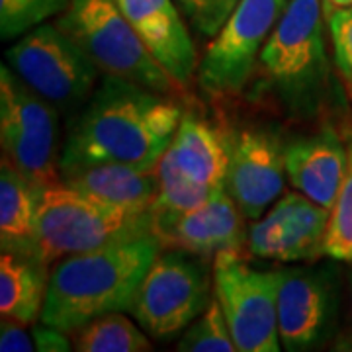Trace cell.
Returning <instances> with one entry per match:
<instances>
[{
	"mask_svg": "<svg viewBox=\"0 0 352 352\" xmlns=\"http://www.w3.org/2000/svg\"><path fill=\"white\" fill-rule=\"evenodd\" d=\"M166 153L192 180L226 188L229 141H223L206 122L194 116H184L176 127Z\"/></svg>",
	"mask_w": 352,
	"mask_h": 352,
	"instance_id": "ac0fdd59",
	"label": "cell"
},
{
	"mask_svg": "<svg viewBox=\"0 0 352 352\" xmlns=\"http://www.w3.org/2000/svg\"><path fill=\"white\" fill-rule=\"evenodd\" d=\"M289 0H239L226 25L212 39L198 67V82L210 94L239 92L258 63Z\"/></svg>",
	"mask_w": 352,
	"mask_h": 352,
	"instance_id": "30bf717a",
	"label": "cell"
},
{
	"mask_svg": "<svg viewBox=\"0 0 352 352\" xmlns=\"http://www.w3.org/2000/svg\"><path fill=\"white\" fill-rule=\"evenodd\" d=\"M176 349L180 352H237V344L217 298H212L204 314L182 331Z\"/></svg>",
	"mask_w": 352,
	"mask_h": 352,
	"instance_id": "603a6c76",
	"label": "cell"
},
{
	"mask_svg": "<svg viewBox=\"0 0 352 352\" xmlns=\"http://www.w3.org/2000/svg\"><path fill=\"white\" fill-rule=\"evenodd\" d=\"M329 25V39L333 47V59L340 80L352 100V6L329 8L325 6Z\"/></svg>",
	"mask_w": 352,
	"mask_h": 352,
	"instance_id": "484cf974",
	"label": "cell"
},
{
	"mask_svg": "<svg viewBox=\"0 0 352 352\" xmlns=\"http://www.w3.org/2000/svg\"><path fill=\"white\" fill-rule=\"evenodd\" d=\"M161 245L153 235L57 261L50 272L41 323L73 333L100 315L131 311Z\"/></svg>",
	"mask_w": 352,
	"mask_h": 352,
	"instance_id": "7a4b0ae2",
	"label": "cell"
},
{
	"mask_svg": "<svg viewBox=\"0 0 352 352\" xmlns=\"http://www.w3.org/2000/svg\"><path fill=\"white\" fill-rule=\"evenodd\" d=\"M6 63L63 113L87 104L100 75L80 45L57 24H41L24 34L6 51Z\"/></svg>",
	"mask_w": 352,
	"mask_h": 352,
	"instance_id": "52a82bcc",
	"label": "cell"
},
{
	"mask_svg": "<svg viewBox=\"0 0 352 352\" xmlns=\"http://www.w3.org/2000/svg\"><path fill=\"white\" fill-rule=\"evenodd\" d=\"M61 182L92 200L129 210H151L159 192L157 166L102 163L76 168L61 176Z\"/></svg>",
	"mask_w": 352,
	"mask_h": 352,
	"instance_id": "e0dca14e",
	"label": "cell"
},
{
	"mask_svg": "<svg viewBox=\"0 0 352 352\" xmlns=\"http://www.w3.org/2000/svg\"><path fill=\"white\" fill-rule=\"evenodd\" d=\"M59 110L25 85L8 65L0 67L2 159L38 190L61 182L57 141Z\"/></svg>",
	"mask_w": 352,
	"mask_h": 352,
	"instance_id": "8992f818",
	"label": "cell"
},
{
	"mask_svg": "<svg viewBox=\"0 0 352 352\" xmlns=\"http://www.w3.org/2000/svg\"><path fill=\"white\" fill-rule=\"evenodd\" d=\"M327 14L321 0H289L258 55L266 78L292 104H309L327 76Z\"/></svg>",
	"mask_w": 352,
	"mask_h": 352,
	"instance_id": "5b68a950",
	"label": "cell"
},
{
	"mask_svg": "<svg viewBox=\"0 0 352 352\" xmlns=\"http://www.w3.org/2000/svg\"><path fill=\"white\" fill-rule=\"evenodd\" d=\"M327 208L289 192L274 201V208L254 221L247 235L252 256L276 263H311L325 254Z\"/></svg>",
	"mask_w": 352,
	"mask_h": 352,
	"instance_id": "8fae6325",
	"label": "cell"
},
{
	"mask_svg": "<svg viewBox=\"0 0 352 352\" xmlns=\"http://www.w3.org/2000/svg\"><path fill=\"white\" fill-rule=\"evenodd\" d=\"M39 192L6 159L0 164V243L2 251L32 254Z\"/></svg>",
	"mask_w": 352,
	"mask_h": 352,
	"instance_id": "ffe728a7",
	"label": "cell"
},
{
	"mask_svg": "<svg viewBox=\"0 0 352 352\" xmlns=\"http://www.w3.org/2000/svg\"><path fill=\"white\" fill-rule=\"evenodd\" d=\"M284 159L292 188L331 212L346 173V141L325 129L286 143Z\"/></svg>",
	"mask_w": 352,
	"mask_h": 352,
	"instance_id": "2e32d148",
	"label": "cell"
},
{
	"mask_svg": "<svg viewBox=\"0 0 352 352\" xmlns=\"http://www.w3.org/2000/svg\"><path fill=\"white\" fill-rule=\"evenodd\" d=\"M184 118L176 98L104 75L65 139L61 176L90 164L155 168Z\"/></svg>",
	"mask_w": 352,
	"mask_h": 352,
	"instance_id": "6da1fadb",
	"label": "cell"
},
{
	"mask_svg": "<svg viewBox=\"0 0 352 352\" xmlns=\"http://www.w3.org/2000/svg\"><path fill=\"white\" fill-rule=\"evenodd\" d=\"M214 292L239 352L280 351V270H256L239 251H221L212 264Z\"/></svg>",
	"mask_w": 352,
	"mask_h": 352,
	"instance_id": "ba28073f",
	"label": "cell"
},
{
	"mask_svg": "<svg viewBox=\"0 0 352 352\" xmlns=\"http://www.w3.org/2000/svg\"><path fill=\"white\" fill-rule=\"evenodd\" d=\"M325 6H329V8H349V6H352V0H325Z\"/></svg>",
	"mask_w": 352,
	"mask_h": 352,
	"instance_id": "f546056e",
	"label": "cell"
},
{
	"mask_svg": "<svg viewBox=\"0 0 352 352\" xmlns=\"http://www.w3.org/2000/svg\"><path fill=\"white\" fill-rule=\"evenodd\" d=\"M50 272L47 264L25 252L2 251L0 256V315L22 325L41 317Z\"/></svg>",
	"mask_w": 352,
	"mask_h": 352,
	"instance_id": "d6986e66",
	"label": "cell"
},
{
	"mask_svg": "<svg viewBox=\"0 0 352 352\" xmlns=\"http://www.w3.org/2000/svg\"><path fill=\"white\" fill-rule=\"evenodd\" d=\"M245 215L223 188L217 196L186 215L153 227L161 251H184L204 261L221 251H241L247 243Z\"/></svg>",
	"mask_w": 352,
	"mask_h": 352,
	"instance_id": "5bb4252c",
	"label": "cell"
},
{
	"mask_svg": "<svg viewBox=\"0 0 352 352\" xmlns=\"http://www.w3.org/2000/svg\"><path fill=\"white\" fill-rule=\"evenodd\" d=\"M147 235H153L151 210L108 206L57 182L39 192L32 256L51 264Z\"/></svg>",
	"mask_w": 352,
	"mask_h": 352,
	"instance_id": "3957f363",
	"label": "cell"
},
{
	"mask_svg": "<svg viewBox=\"0 0 352 352\" xmlns=\"http://www.w3.org/2000/svg\"><path fill=\"white\" fill-rule=\"evenodd\" d=\"M55 24L75 39L102 75L124 78L176 100L186 96V87L153 57L116 0H71Z\"/></svg>",
	"mask_w": 352,
	"mask_h": 352,
	"instance_id": "277c9868",
	"label": "cell"
},
{
	"mask_svg": "<svg viewBox=\"0 0 352 352\" xmlns=\"http://www.w3.org/2000/svg\"><path fill=\"white\" fill-rule=\"evenodd\" d=\"M157 175L159 192L151 204L153 227L198 210L223 190V186H208L192 180L176 166L168 153H164L157 164Z\"/></svg>",
	"mask_w": 352,
	"mask_h": 352,
	"instance_id": "44dd1931",
	"label": "cell"
},
{
	"mask_svg": "<svg viewBox=\"0 0 352 352\" xmlns=\"http://www.w3.org/2000/svg\"><path fill=\"white\" fill-rule=\"evenodd\" d=\"M188 24L206 38H215L239 0H175Z\"/></svg>",
	"mask_w": 352,
	"mask_h": 352,
	"instance_id": "4316f807",
	"label": "cell"
},
{
	"mask_svg": "<svg viewBox=\"0 0 352 352\" xmlns=\"http://www.w3.org/2000/svg\"><path fill=\"white\" fill-rule=\"evenodd\" d=\"M337 315L333 278L319 268L280 270L278 333L286 351L302 352L327 339Z\"/></svg>",
	"mask_w": 352,
	"mask_h": 352,
	"instance_id": "7c38bea8",
	"label": "cell"
},
{
	"mask_svg": "<svg viewBox=\"0 0 352 352\" xmlns=\"http://www.w3.org/2000/svg\"><path fill=\"white\" fill-rule=\"evenodd\" d=\"M145 47L180 85L196 73V47L175 0H116Z\"/></svg>",
	"mask_w": 352,
	"mask_h": 352,
	"instance_id": "9a60e30c",
	"label": "cell"
},
{
	"mask_svg": "<svg viewBox=\"0 0 352 352\" xmlns=\"http://www.w3.org/2000/svg\"><path fill=\"white\" fill-rule=\"evenodd\" d=\"M71 0H0V38H22L53 16H61Z\"/></svg>",
	"mask_w": 352,
	"mask_h": 352,
	"instance_id": "d4e9b609",
	"label": "cell"
},
{
	"mask_svg": "<svg viewBox=\"0 0 352 352\" xmlns=\"http://www.w3.org/2000/svg\"><path fill=\"white\" fill-rule=\"evenodd\" d=\"M212 280L204 263L184 251L159 252L138 289L131 311L153 339L176 337L204 314Z\"/></svg>",
	"mask_w": 352,
	"mask_h": 352,
	"instance_id": "9c48e42d",
	"label": "cell"
},
{
	"mask_svg": "<svg viewBox=\"0 0 352 352\" xmlns=\"http://www.w3.org/2000/svg\"><path fill=\"white\" fill-rule=\"evenodd\" d=\"M284 143L266 129H245L229 141L226 190L247 219H261L284 190Z\"/></svg>",
	"mask_w": 352,
	"mask_h": 352,
	"instance_id": "4fadbf2b",
	"label": "cell"
},
{
	"mask_svg": "<svg viewBox=\"0 0 352 352\" xmlns=\"http://www.w3.org/2000/svg\"><path fill=\"white\" fill-rule=\"evenodd\" d=\"M346 173L331 210L325 235V254L340 263H352V133L346 139Z\"/></svg>",
	"mask_w": 352,
	"mask_h": 352,
	"instance_id": "cb8c5ba5",
	"label": "cell"
},
{
	"mask_svg": "<svg viewBox=\"0 0 352 352\" xmlns=\"http://www.w3.org/2000/svg\"><path fill=\"white\" fill-rule=\"evenodd\" d=\"M124 311H113L88 321L73 331L75 351L80 352H147L153 344L141 325Z\"/></svg>",
	"mask_w": 352,
	"mask_h": 352,
	"instance_id": "7402d4cb",
	"label": "cell"
},
{
	"mask_svg": "<svg viewBox=\"0 0 352 352\" xmlns=\"http://www.w3.org/2000/svg\"><path fill=\"white\" fill-rule=\"evenodd\" d=\"M349 302H351V323H352V270H351V274H349Z\"/></svg>",
	"mask_w": 352,
	"mask_h": 352,
	"instance_id": "4dcf8cb0",
	"label": "cell"
},
{
	"mask_svg": "<svg viewBox=\"0 0 352 352\" xmlns=\"http://www.w3.org/2000/svg\"><path fill=\"white\" fill-rule=\"evenodd\" d=\"M0 351L2 352H32L36 351L34 337L25 333V325L10 319L0 323Z\"/></svg>",
	"mask_w": 352,
	"mask_h": 352,
	"instance_id": "83f0119b",
	"label": "cell"
},
{
	"mask_svg": "<svg viewBox=\"0 0 352 352\" xmlns=\"http://www.w3.org/2000/svg\"><path fill=\"white\" fill-rule=\"evenodd\" d=\"M32 337L36 342V351L39 352H69L71 340L67 339V333L51 325H36L32 331Z\"/></svg>",
	"mask_w": 352,
	"mask_h": 352,
	"instance_id": "f1b7e54d",
	"label": "cell"
}]
</instances>
